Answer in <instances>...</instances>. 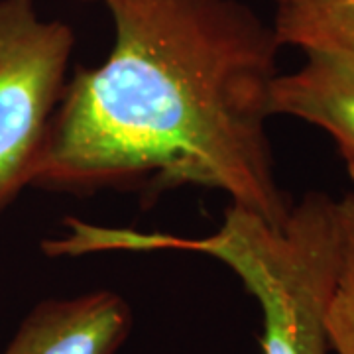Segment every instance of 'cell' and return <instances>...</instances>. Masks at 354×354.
I'll return each mask as SVG.
<instances>
[{"mask_svg": "<svg viewBox=\"0 0 354 354\" xmlns=\"http://www.w3.org/2000/svg\"><path fill=\"white\" fill-rule=\"evenodd\" d=\"M305 55L297 71L274 79L270 114H288L325 130L354 183V53L309 50Z\"/></svg>", "mask_w": 354, "mask_h": 354, "instance_id": "obj_5", "label": "cell"}, {"mask_svg": "<svg viewBox=\"0 0 354 354\" xmlns=\"http://www.w3.org/2000/svg\"><path fill=\"white\" fill-rule=\"evenodd\" d=\"M128 252H195L228 266L258 301L264 354H329L325 311L339 266L337 199L311 191L288 221L272 227L239 207L209 236H176L128 228Z\"/></svg>", "mask_w": 354, "mask_h": 354, "instance_id": "obj_2", "label": "cell"}, {"mask_svg": "<svg viewBox=\"0 0 354 354\" xmlns=\"http://www.w3.org/2000/svg\"><path fill=\"white\" fill-rule=\"evenodd\" d=\"M130 330V305L114 291H91L36 305L2 354H116Z\"/></svg>", "mask_w": 354, "mask_h": 354, "instance_id": "obj_4", "label": "cell"}, {"mask_svg": "<svg viewBox=\"0 0 354 354\" xmlns=\"http://www.w3.org/2000/svg\"><path fill=\"white\" fill-rule=\"evenodd\" d=\"M279 46L354 53V0H272Z\"/></svg>", "mask_w": 354, "mask_h": 354, "instance_id": "obj_6", "label": "cell"}, {"mask_svg": "<svg viewBox=\"0 0 354 354\" xmlns=\"http://www.w3.org/2000/svg\"><path fill=\"white\" fill-rule=\"evenodd\" d=\"M101 2L113 50L67 79L30 185L134 193L144 207L179 187L218 189L281 227L293 201L266 134L274 28L241 0Z\"/></svg>", "mask_w": 354, "mask_h": 354, "instance_id": "obj_1", "label": "cell"}, {"mask_svg": "<svg viewBox=\"0 0 354 354\" xmlns=\"http://www.w3.org/2000/svg\"><path fill=\"white\" fill-rule=\"evenodd\" d=\"M73 30L34 0H0V211L32 183L67 85Z\"/></svg>", "mask_w": 354, "mask_h": 354, "instance_id": "obj_3", "label": "cell"}, {"mask_svg": "<svg viewBox=\"0 0 354 354\" xmlns=\"http://www.w3.org/2000/svg\"><path fill=\"white\" fill-rule=\"evenodd\" d=\"M337 216L339 266L325 311V330L330 351L354 354V193L337 201Z\"/></svg>", "mask_w": 354, "mask_h": 354, "instance_id": "obj_7", "label": "cell"}]
</instances>
